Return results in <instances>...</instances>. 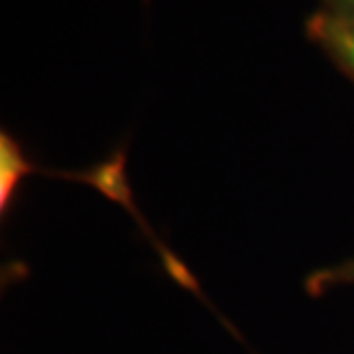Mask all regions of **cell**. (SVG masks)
<instances>
[{
    "label": "cell",
    "instance_id": "7a4b0ae2",
    "mask_svg": "<svg viewBox=\"0 0 354 354\" xmlns=\"http://www.w3.org/2000/svg\"><path fill=\"white\" fill-rule=\"evenodd\" d=\"M28 168L30 164H28L21 145L10 133L3 131V136H0V207L3 212L12 203L14 191H17L21 177L28 173Z\"/></svg>",
    "mask_w": 354,
    "mask_h": 354
},
{
    "label": "cell",
    "instance_id": "277c9868",
    "mask_svg": "<svg viewBox=\"0 0 354 354\" xmlns=\"http://www.w3.org/2000/svg\"><path fill=\"white\" fill-rule=\"evenodd\" d=\"M320 10L334 14H354V0H322Z\"/></svg>",
    "mask_w": 354,
    "mask_h": 354
},
{
    "label": "cell",
    "instance_id": "3957f363",
    "mask_svg": "<svg viewBox=\"0 0 354 354\" xmlns=\"http://www.w3.org/2000/svg\"><path fill=\"white\" fill-rule=\"evenodd\" d=\"M338 286H354V260L317 269L315 274H310L306 279V290L310 295H324L327 290Z\"/></svg>",
    "mask_w": 354,
    "mask_h": 354
},
{
    "label": "cell",
    "instance_id": "6da1fadb",
    "mask_svg": "<svg viewBox=\"0 0 354 354\" xmlns=\"http://www.w3.org/2000/svg\"><path fill=\"white\" fill-rule=\"evenodd\" d=\"M306 35L348 79L354 81V14L317 10L306 21Z\"/></svg>",
    "mask_w": 354,
    "mask_h": 354
}]
</instances>
